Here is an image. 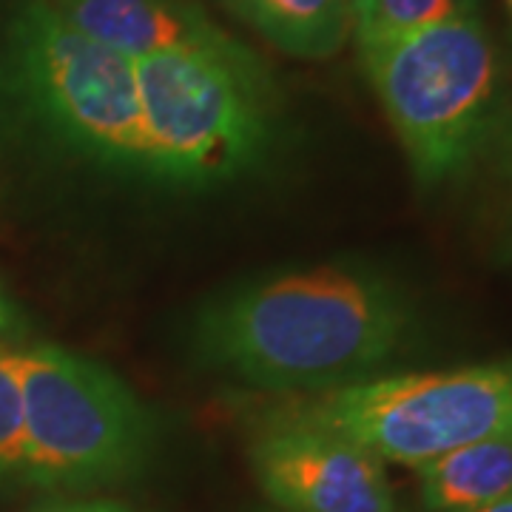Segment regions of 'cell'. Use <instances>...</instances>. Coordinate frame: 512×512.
I'll use <instances>...</instances> for the list:
<instances>
[{"mask_svg":"<svg viewBox=\"0 0 512 512\" xmlns=\"http://www.w3.org/2000/svg\"><path fill=\"white\" fill-rule=\"evenodd\" d=\"M470 512H512V495H504V498H498V501H490V504H484V507H476V510Z\"/></svg>","mask_w":512,"mask_h":512,"instance_id":"16","label":"cell"},{"mask_svg":"<svg viewBox=\"0 0 512 512\" xmlns=\"http://www.w3.org/2000/svg\"><path fill=\"white\" fill-rule=\"evenodd\" d=\"M26 441H23V399L9 345H0V478H23Z\"/></svg>","mask_w":512,"mask_h":512,"instance_id":"12","label":"cell"},{"mask_svg":"<svg viewBox=\"0 0 512 512\" xmlns=\"http://www.w3.org/2000/svg\"><path fill=\"white\" fill-rule=\"evenodd\" d=\"M484 143L493 151V160L498 165V171L512 183V100L507 106L495 109L493 126L487 131V140Z\"/></svg>","mask_w":512,"mask_h":512,"instance_id":"13","label":"cell"},{"mask_svg":"<svg viewBox=\"0 0 512 512\" xmlns=\"http://www.w3.org/2000/svg\"><path fill=\"white\" fill-rule=\"evenodd\" d=\"M271 46L302 60L333 57L353 35V0H225Z\"/></svg>","mask_w":512,"mask_h":512,"instance_id":"9","label":"cell"},{"mask_svg":"<svg viewBox=\"0 0 512 512\" xmlns=\"http://www.w3.org/2000/svg\"><path fill=\"white\" fill-rule=\"evenodd\" d=\"M23 399V481L86 490L128 478L148 453L143 404L109 367L57 345H9Z\"/></svg>","mask_w":512,"mask_h":512,"instance_id":"6","label":"cell"},{"mask_svg":"<svg viewBox=\"0 0 512 512\" xmlns=\"http://www.w3.org/2000/svg\"><path fill=\"white\" fill-rule=\"evenodd\" d=\"M271 416L325 427L382 461L419 470L512 430V359L362 379L291 399Z\"/></svg>","mask_w":512,"mask_h":512,"instance_id":"5","label":"cell"},{"mask_svg":"<svg viewBox=\"0 0 512 512\" xmlns=\"http://www.w3.org/2000/svg\"><path fill=\"white\" fill-rule=\"evenodd\" d=\"M413 313L387 279L313 268L211 302L194 345L205 365L265 390L322 393L367 379L410 336Z\"/></svg>","mask_w":512,"mask_h":512,"instance_id":"1","label":"cell"},{"mask_svg":"<svg viewBox=\"0 0 512 512\" xmlns=\"http://www.w3.org/2000/svg\"><path fill=\"white\" fill-rule=\"evenodd\" d=\"M40 512H131L120 504H109V501H74V504H60V507H49Z\"/></svg>","mask_w":512,"mask_h":512,"instance_id":"15","label":"cell"},{"mask_svg":"<svg viewBox=\"0 0 512 512\" xmlns=\"http://www.w3.org/2000/svg\"><path fill=\"white\" fill-rule=\"evenodd\" d=\"M421 501L433 512H470L512 495V430L419 467Z\"/></svg>","mask_w":512,"mask_h":512,"instance_id":"10","label":"cell"},{"mask_svg":"<svg viewBox=\"0 0 512 512\" xmlns=\"http://www.w3.org/2000/svg\"><path fill=\"white\" fill-rule=\"evenodd\" d=\"M0 77L60 146L117 171L148 174L134 60L74 29L52 0H9Z\"/></svg>","mask_w":512,"mask_h":512,"instance_id":"3","label":"cell"},{"mask_svg":"<svg viewBox=\"0 0 512 512\" xmlns=\"http://www.w3.org/2000/svg\"><path fill=\"white\" fill-rule=\"evenodd\" d=\"M57 12L111 52L143 60L180 49L234 43L194 0H52Z\"/></svg>","mask_w":512,"mask_h":512,"instance_id":"8","label":"cell"},{"mask_svg":"<svg viewBox=\"0 0 512 512\" xmlns=\"http://www.w3.org/2000/svg\"><path fill=\"white\" fill-rule=\"evenodd\" d=\"M458 0H353V37L359 52L379 49L430 29L453 15Z\"/></svg>","mask_w":512,"mask_h":512,"instance_id":"11","label":"cell"},{"mask_svg":"<svg viewBox=\"0 0 512 512\" xmlns=\"http://www.w3.org/2000/svg\"><path fill=\"white\" fill-rule=\"evenodd\" d=\"M148 177L177 185L234 180L274 140L276 89L239 40L134 60Z\"/></svg>","mask_w":512,"mask_h":512,"instance_id":"2","label":"cell"},{"mask_svg":"<svg viewBox=\"0 0 512 512\" xmlns=\"http://www.w3.org/2000/svg\"><path fill=\"white\" fill-rule=\"evenodd\" d=\"M504 3H507V6H510V12H512V0H504Z\"/></svg>","mask_w":512,"mask_h":512,"instance_id":"17","label":"cell"},{"mask_svg":"<svg viewBox=\"0 0 512 512\" xmlns=\"http://www.w3.org/2000/svg\"><path fill=\"white\" fill-rule=\"evenodd\" d=\"M26 333V316L20 305L0 282V345H20Z\"/></svg>","mask_w":512,"mask_h":512,"instance_id":"14","label":"cell"},{"mask_svg":"<svg viewBox=\"0 0 512 512\" xmlns=\"http://www.w3.org/2000/svg\"><path fill=\"white\" fill-rule=\"evenodd\" d=\"M373 94L421 185L461 174L493 126L501 60L476 0L450 18L359 52Z\"/></svg>","mask_w":512,"mask_h":512,"instance_id":"4","label":"cell"},{"mask_svg":"<svg viewBox=\"0 0 512 512\" xmlns=\"http://www.w3.org/2000/svg\"><path fill=\"white\" fill-rule=\"evenodd\" d=\"M248 458L256 484L282 512H396L382 458L325 427L268 413Z\"/></svg>","mask_w":512,"mask_h":512,"instance_id":"7","label":"cell"}]
</instances>
